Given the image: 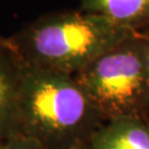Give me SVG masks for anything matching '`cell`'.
Wrapping results in <instances>:
<instances>
[{
  "label": "cell",
  "mask_w": 149,
  "mask_h": 149,
  "mask_svg": "<svg viewBox=\"0 0 149 149\" xmlns=\"http://www.w3.org/2000/svg\"><path fill=\"white\" fill-rule=\"evenodd\" d=\"M74 76L26 66L16 114V136L42 149H87L104 124Z\"/></svg>",
  "instance_id": "6da1fadb"
},
{
  "label": "cell",
  "mask_w": 149,
  "mask_h": 149,
  "mask_svg": "<svg viewBox=\"0 0 149 149\" xmlns=\"http://www.w3.org/2000/svg\"><path fill=\"white\" fill-rule=\"evenodd\" d=\"M137 31L82 10L47 13L7 38L23 62L75 74Z\"/></svg>",
  "instance_id": "7a4b0ae2"
},
{
  "label": "cell",
  "mask_w": 149,
  "mask_h": 149,
  "mask_svg": "<svg viewBox=\"0 0 149 149\" xmlns=\"http://www.w3.org/2000/svg\"><path fill=\"white\" fill-rule=\"evenodd\" d=\"M145 49V32H137L73 74L104 122L147 117L149 81Z\"/></svg>",
  "instance_id": "3957f363"
},
{
  "label": "cell",
  "mask_w": 149,
  "mask_h": 149,
  "mask_svg": "<svg viewBox=\"0 0 149 149\" xmlns=\"http://www.w3.org/2000/svg\"><path fill=\"white\" fill-rule=\"evenodd\" d=\"M27 64L7 45L0 50V137L8 140L16 136V114Z\"/></svg>",
  "instance_id": "277c9868"
},
{
  "label": "cell",
  "mask_w": 149,
  "mask_h": 149,
  "mask_svg": "<svg viewBox=\"0 0 149 149\" xmlns=\"http://www.w3.org/2000/svg\"><path fill=\"white\" fill-rule=\"evenodd\" d=\"M87 149H149V119L120 117L105 122Z\"/></svg>",
  "instance_id": "5b68a950"
},
{
  "label": "cell",
  "mask_w": 149,
  "mask_h": 149,
  "mask_svg": "<svg viewBox=\"0 0 149 149\" xmlns=\"http://www.w3.org/2000/svg\"><path fill=\"white\" fill-rule=\"evenodd\" d=\"M80 10L141 32L149 29V0H80Z\"/></svg>",
  "instance_id": "8992f818"
},
{
  "label": "cell",
  "mask_w": 149,
  "mask_h": 149,
  "mask_svg": "<svg viewBox=\"0 0 149 149\" xmlns=\"http://www.w3.org/2000/svg\"><path fill=\"white\" fill-rule=\"evenodd\" d=\"M2 149H42L37 143L30 139L22 137V136H15L12 138L6 140Z\"/></svg>",
  "instance_id": "52a82bcc"
},
{
  "label": "cell",
  "mask_w": 149,
  "mask_h": 149,
  "mask_svg": "<svg viewBox=\"0 0 149 149\" xmlns=\"http://www.w3.org/2000/svg\"><path fill=\"white\" fill-rule=\"evenodd\" d=\"M146 36V49H145V62H146V70H147V76L149 81V29L145 30Z\"/></svg>",
  "instance_id": "ba28073f"
},
{
  "label": "cell",
  "mask_w": 149,
  "mask_h": 149,
  "mask_svg": "<svg viewBox=\"0 0 149 149\" xmlns=\"http://www.w3.org/2000/svg\"><path fill=\"white\" fill-rule=\"evenodd\" d=\"M6 45H7V38L0 37V50H2Z\"/></svg>",
  "instance_id": "9c48e42d"
},
{
  "label": "cell",
  "mask_w": 149,
  "mask_h": 149,
  "mask_svg": "<svg viewBox=\"0 0 149 149\" xmlns=\"http://www.w3.org/2000/svg\"><path fill=\"white\" fill-rule=\"evenodd\" d=\"M3 144H5V140L0 137V149H2V147H3Z\"/></svg>",
  "instance_id": "30bf717a"
}]
</instances>
